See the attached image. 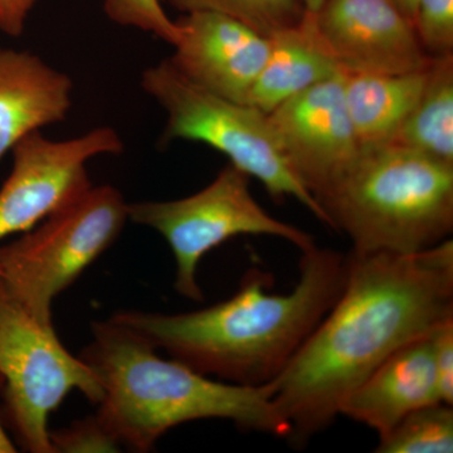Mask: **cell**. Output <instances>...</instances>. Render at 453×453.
Returning <instances> with one entry per match:
<instances>
[{"label":"cell","instance_id":"obj_1","mask_svg":"<svg viewBox=\"0 0 453 453\" xmlns=\"http://www.w3.org/2000/svg\"><path fill=\"white\" fill-rule=\"evenodd\" d=\"M453 318L451 238L413 255L356 252L338 299L271 381L295 446L329 428L340 408L398 349Z\"/></svg>","mask_w":453,"mask_h":453},{"label":"cell","instance_id":"obj_2","mask_svg":"<svg viewBox=\"0 0 453 453\" xmlns=\"http://www.w3.org/2000/svg\"><path fill=\"white\" fill-rule=\"evenodd\" d=\"M299 282L270 291L273 276L252 268L234 296L186 314L121 311L112 316L195 371L265 386L281 374L344 288L348 257L312 246L301 252Z\"/></svg>","mask_w":453,"mask_h":453},{"label":"cell","instance_id":"obj_3","mask_svg":"<svg viewBox=\"0 0 453 453\" xmlns=\"http://www.w3.org/2000/svg\"><path fill=\"white\" fill-rule=\"evenodd\" d=\"M92 334L80 357L103 388L95 417L119 445L148 452L170 429L199 419H226L244 431L290 437L270 384L211 380L177 359H163L148 339L112 318L95 323Z\"/></svg>","mask_w":453,"mask_h":453},{"label":"cell","instance_id":"obj_4","mask_svg":"<svg viewBox=\"0 0 453 453\" xmlns=\"http://www.w3.org/2000/svg\"><path fill=\"white\" fill-rule=\"evenodd\" d=\"M320 205L353 251H426L452 234L453 166L403 146L363 148Z\"/></svg>","mask_w":453,"mask_h":453},{"label":"cell","instance_id":"obj_5","mask_svg":"<svg viewBox=\"0 0 453 453\" xmlns=\"http://www.w3.org/2000/svg\"><path fill=\"white\" fill-rule=\"evenodd\" d=\"M140 83L166 113L163 144L188 140L211 146L234 168L258 179L275 201L291 196L327 225L323 208L286 162L267 113L202 88L169 58L146 68Z\"/></svg>","mask_w":453,"mask_h":453},{"label":"cell","instance_id":"obj_6","mask_svg":"<svg viewBox=\"0 0 453 453\" xmlns=\"http://www.w3.org/2000/svg\"><path fill=\"white\" fill-rule=\"evenodd\" d=\"M129 203L116 188L91 187L76 201L0 247V282L37 320L53 324V300L120 235Z\"/></svg>","mask_w":453,"mask_h":453},{"label":"cell","instance_id":"obj_7","mask_svg":"<svg viewBox=\"0 0 453 453\" xmlns=\"http://www.w3.org/2000/svg\"><path fill=\"white\" fill-rule=\"evenodd\" d=\"M0 375L4 380L5 412L26 451L55 453L49 417L71 390L92 403L103 388L91 366L73 357L53 324L41 323L14 300L0 282Z\"/></svg>","mask_w":453,"mask_h":453},{"label":"cell","instance_id":"obj_8","mask_svg":"<svg viewBox=\"0 0 453 453\" xmlns=\"http://www.w3.org/2000/svg\"><path fill=\"white\" fill-rule=\"evenodd\" d=\"M249 175L228 164L196 195L168 202L131 203L129 219L165 238L177 262L175 290L203 301L196 273L211 250L238 235L282 238L301 252L315 246L312 235L268 214L253 198Z\"/></svg>","mask_w":453,"mask_h":453},{"label":"cell","instance_id":"obj_9","mask_svg":"<svg viewBox=\"0 0 453 453\" xmlns=\"http://www.w3.org/2000/svg\"><path fill=\"white\" fill-rule=\"evenodd\" d=\"M124 142L110 127H95L68 140H50L41 131L13 149V166L0 188V241L26 234L76 201L92 186L88 163L119 155Z\"/></svg>","mask_w":453,"mask_h":453},{"label":"cell","instance_id":"obj_10","mask_svg":"<svg viewBox=\"0 0 453 453\" xmlns=\"http://www.w3.org/2000/svg\"><path fill=\"white\" fill-rule=\"evenodd\" d=\"M267 115L291 172L320 204L362 153L345 105L342 71Z\"/></svg>","mask_w":453,"mask_h":453},{"label":"cell","instance_id":"obj_11","mask_svg":"<svg viewBox=\"0 0 453 453\" xmlns=\"http://www.w3.org/2000/svg\"><path fill=\"white\" fill-rule=\"evenodd\" d=\"M306 14L316 40L342 73H411L434 62L412 20L392 0H324Z\"/></svg>","mask_w":453,"mask_h":453},{"label":"cell","instance_id":"obj_12","mask_svg":"<svg viewBox=\"0 0 453 453\" xmlns=\"http://www.w3.org/2000/svg\"><path fill=\"white\" fill-rule=\"evenodd\" d=\"M179 38L169 61L211 94L246 104L270 50V38L232 18L193 12L178 20Z\"/></svg>","mask_w":453,"mask_h":453},{"label":"cell","instance_id":"obj_13","mask_svg":"<svg viewBox=\"0 0 453 453\" xmlns=\"http://www.w3.org/2000/svg\"><path fill=\"white\" fill-rule=\"evenodd\" d=\"M434 334L387 357L349 395L340 414L368 426L381 437L407 414L442 402L434 366Z\"/></svg>","mask_w":453,"mask_h":453},{"label":"cell","instance_id":"obj_14","mask_svg":"<svg viewBox=\"0 0 453 453\" xmlns=\"http://www.w3.org/2000/svg\"><path fill=\"white\" fill-rule=\"evenodd\" d=\"M73 82L40 56L0 47V160L20 142L65 121Z\"/></svg>","mask_w":453,"mask_h":453},{"label":"cell","instance_id":"obj_15","mask_svg":"<svg viewBox=\"0 0 453 453\" xmlns=\"http://www.w3.org/2000/svg\"><path fill=\"white\" fill-rule=\"evenodd\" d=\"M267 59L247 96V105L270 113L285 101L339 73L316 40L308 14L271 35Z\"/></svg>","mask_w":453,"mask_h":453},{"label":"cell","instance_id":"obj_16","mask_svg":"<svg viewBox=\"0 0 453 453\" xmlns=\"http://www.w3.org/2000/svg\"><path fill=\"white\" fill-rule=\"evenodd\" d=\"M427 73H342L345 105L362 149L388 144L418 103Z\"/></svg>","mask_w":453,"mask_h":453},{"label":"cell","instance_id":"obj_17","mask_svg":"<svg viewBox=\"0 0 453 453\" xmlns=\"http://www.w3.org/2000/svg\"><path fill=\"white\" fill-rule=\"evenodd\" d=\"M388 144L453 166V55L434 57L418 103Z\"/></svg>","mask_w":453,"mask_h":453},{"label":"cell","instance_id":"obj_18","mask_svg":"<svg viewBox=\"0 0 453 453\" xmlns=\"http://www.w3.org/2000/svg\"><path fill=\"white\" fill-rule=\"evenodd\" d=\"M375 452H453L452 405L438 402L407 414L388 434L380 437Z\"/></svg>","mask_w":453,"mask_h":453},{"label":"cell","instance_id":"obj_19","mask_svg":"<svg viewBox=\"0 0 453 453\" xmlns=\"http://www.w3.org/2000/svg\"><path fill=\"white\" fill-rule=\"evenodd\" d=\"M183 13L211 12L232 18L270 37L296 25L305 14L301 0H169Z\"/></svg>","mask_w":453,"mask_h":453},{"label":"cell","instance_id":"obj_20","mask_svg":"<svg viewBox=\"0 0 453 453\" xmlns=\"http://www.w3.org/2000/svg\"><path fill=\"white\" fill-rule=\"evenodd\" d=\"M104 8L116 25L150 33L170 46L177 43L178 20L166 14L160 0H104Z\"/></svg>","mask_w":453,"mask_h":453},{"label":"cell","instance_id":"obj_21","mask_svg":"<svg viewBox=\"0 0 453 453\" xmlns=\"http://www.w3.org/2000/svg\"><path fill=\"white\" fill-rule=\"evenodd\" d=\"M413 26L429 56L453 55V0H417Z\"/></svg>","mask_w":453,"mask_h":453},{"label":"cell","instance_id":"obj_22","mask_svg":"<svg viewBox=\"0 0 453 453\" xmlns=\"http://www.w3.org/2000/svg\"><path fill=\"white\" fill-rule=\"evenodd\" d=\"M50 437L55 452H107L118 451L120 447L98 423L96 417L50 432Z\"/></svg>","mask_w":453,"mask_h":453},{"label":"cell","instance_id":"obj_23","mask_svg":"<svg viewBox=\"0 0 453 453\" xmlns=\"http://www.w3.org/2000/svg\"><path fill=\"white\" fill-rule=\"evenodd\" d=\"M434 345L441 401L453 405V318L434 332Z\"/></svg>","mask_w":453,"mask_h":453},{"label":"cell","instance_id":"obj_24","mask_svg":"<svg viewBox=\"0 0 453 453\" xmlns=\"http://www.w3.org/2000/svg\"><path fill=\"white\" fill-rule=\"evenodd\" d=\"M35 4V0H0V32L9 37H20Z\"/></svg>","mask_w":453,"mask_h":453},{"label":"cell","instance_id":"obj_25","mask_svg":"<svg viewBox=\"0 0 453 453\" xmlns=\"http://www.w3.org/2000/svg\"><path fill=\"white\" fill-rule=\"evenodd\" d=\"M3 386H4V380H3L2 375H0V392L3 390ZM12 452H17L16 446L12 442L7 432L3 428L2 421H0V453Z\"/></svg>","mask_w":453,"mask_h":453},{"label":"cell","instance_id":"obj_26","mask_svg":"<svg viewBox=\"0 0 453 453\" xmlns=\"http://www.w3.org/2000/svg\"><path fill=\"white\" fill-rule=\"evenodd\" d=\"M392 2L399 8V11L403 12L405 16L413 22L414 8H416L417 0H392Z\"/></svg>","mask_w":453,"mask_h":453},{"label":"cell","instance_id":"obj_27","mask_svg":"<svg viewBox=\"0 0 453 453\" xmlns=\"http://www.w3.org/2000/svg\"><path fill=\"white\" fill-rule=\"evenodd\" d=\"M324 0H301V3H303V8H305L306 12H315L316 9L320 7L321 3H323Z\"/></svg>","mask_w":453,"mask_h":453}]
</instances>
